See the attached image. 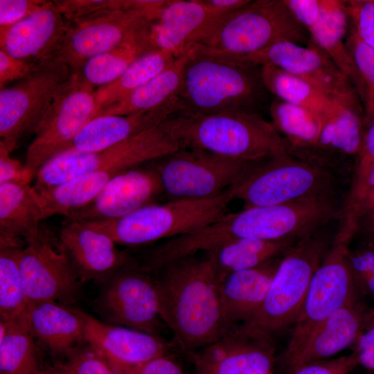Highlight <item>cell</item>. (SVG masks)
Segmentation results:
<instances>
[{
  "label": "cell",
  "instance_id": "4fadbf2b",
  "mask_svg": "<svg viewBox=\"0 0 374 374\" xmlns=\"http://www.w3.org/2000/svg\"><path fill=\"white\" fill-rule=\"evenodd\" d=\"M96 89L72 73L57 92L26 151L25 165L34 177L47 160L68 148L83 127L97 116Z\"/></svg>",
  "mask_w": 374,
  "mask_h": 374
},
{
  "label": "cell",
  "instance_id": "bcb514c9",
  "mask_svg": "<svg viewBox=\"0 0 374 374\" xmlns=\"http://www.w3.org/2000/svg\"><path fill=\"white\" fill-rule=\"evenodd\" d=\"M37 63L16 58L0 49L1 89L11 82L27 77L36 68Z\"/></svg>",
  "mask_w": 374,
  "mask_h": 374
},
{
  "label": "cell",
  "instance_id": "f1b7e54d",
  "mask_svg": "<svg viewBox=\"0 0 374 374\" xmlns=\"http://www.w3.org/2000/svg\"><path fill=\"white\" fill-rule=\"evenodd\" d=\"M43 220L39 197L33 186L0 184V246L21 247V238L26 242L37 238L46 230L40 226Z\"/></svg>",
  "mask_w": 374,
  "mask_h": 374
},
{
  "label": "cell",
  "instance_id": "f35d334b",
  "mask_svg": "<svg viewBox=\"0 0 374 374\" xmlns=\"http://www.w3.org/2000/svg\"><path fill=\"white\" fill-rule=\"evenodd\" d=\"M40 374H117L87 343L66 355L64 362L44 368Z\"/></svg>",
  "mask_w": 374,
  "mask_h": 374
},
{
  "label": "cell",
  "instance_id": "2e32d148",
  "mask_svg": "<svg viewBox=\"0 0 374 374\" xmlns=\"http://www.w3.org/2000/svg\"><path fill=\"white\" fill-rule=\"evenodd\" d=\"M269 335L244 324L190 353L196 374H272L275 357Z\"/></svg>",
  "mask_w": 374,
  "mask_h": 374
},
{
  "label": "cell",
  "instance_id": "74e56055",
  "mask_svg": "<svg viewBox=\"0 0 374 374\" xmlns=\"http://www.w3.org/2000/svg\"><path fill=\"white\" fill-rule=\"evenodd\" d=\"M346 46L357 71L365 125L367 127L374 118V48L364 44L349 26Z\"/></svg>",
  "mask_w": 374,
  "mask_h": 374
},
{
  "label": "cell",
  "instance_id": "9c48e42d",
  "mask_svg": "<svg viewBox=\"0 0 374 374\" xmlns=\"http://www.w3.org/2000/svg\"><path fill=\"white\" fill-rule=\"evenodd\" d=\"M179 149L161 123L112 147L96 152L69 148L47 160L35 175L36 190L60 185L99 169L120 174Z\"/></svg>",
  "mask_w": 374,
  "mask_h": 374
},
{
  "label": "cell",
  "instance_id": "ab89813d",
  "mask_svg": "<svg viewBox=\"0 0 374 374\" xmlns=\"http://www.w3.org/2000/svg\"><path fill=\"white\" fill-rule=\"evenodd\" d=\"M374 168V118L366 127L362 147L355 167L350 192L343 209L352 210L359 202L371 172Z\"/></svg>",
  "mask_w": 374,
  "mask_h": 374
},
{
  "label": "cell",
  "instance_id": "7c38bea8",
  "mask_svg": "<svg viewBox=\"0 0 374 374\" xmlns=\"http://www.w3.org/2000/svg\"><path fill=\"white\" fill-rule=\"evenodd\" d=\"M150 163L170 200L216 195L238 183L256 164L183 148Z\"/></svg>",
  "mask_w": 374,
  "mask_h": 374
},
{
  "label": "cell",
  "instance_id": "83f0119b",
  "mask_svg": "<svg viewBox=\"0 0 374 374\" xmlns=\"http://www.w3.org/2000/svg\"><path fill=\"white\" fill-rule=\"evenodd\" d=\"M281 257V256H280ZM280 257L232 273L220 283L222 312L230 327L250 321L260 309Z\"/></svg>",
  "mask_w": 374,
  "mask_h": 374
},
{
  "label": "cell",
  "instance_id": "7a4b0ae2",
  "mask_svg": "<svg viewBox=\"0 0 374 374\" xmlns=\"http://www.w3.org/2000/svg\"><path fill=\"white\" fill-rule=\"evenodd\" d=\"M161 125L179 148L247 163L290 153L283 137L259 112L201 113L181 109Z\"/></svg>",
  "mask_w": 374,
  "mask_h": 374
},
{
  "label": "cell",
  "instance_id": "836d02e7",
  "mask_svg": "<svg viewBox=\"0 0 374 374\" xmlns=\"http://www.w3.org/2000/svg\"><path fill=\"white\" fill-rule=\"evenodd\" d=\"M267 91L276 98L327 116L339 100H335L308 81L271 65L260 66ZM340 100V99H339Z\"/></svg>",
  "mask_w": 374,
  "mask_h": 374
},
{
  "label": "cell",
  "instance_id": "e0dca14e",
  "mask_svg": "<svg viewBox=\"0 0 374 374\" xmlns=\"http://www.w3.org/2000/svg\"><path fill=\"white\" fill-rule=\"evenodd\" d=\"M237 62L276 66L308 81L335 100L357 94L348 78L311 41L305 46L290 41L279 42Z\"/></svg>",
  "mask_w": 374,
  "mask_h": 374
},
{
  "label": "cell",
  "instance_id": "5bb4252c",
  "mask_svg": "<svg viewBox=\"0 0 374 374\" xmlns=\"http://www.w3.org/2000/svg\"><path fill=\"white\" fill-rule=\"evenodd\" d=\"M98 282L96 309L108 323L159 336V294L148 271L134 260Z\"/></svg>",
  "mask_w": 374,
  "mask_h": 374
},
{
  "label": "cell",
  "instance_id": "8fae6325",
  "mask_svg": "<svg viewBox=\"0 0 374 374\" xmlns=\"http://www.w3.org/2000/svg\"><path fill=\"white\" fill-rule=\"evenodd\" d=\"M72 71L64 62L46 59L17 84L0 91V137L12 152L19 141L35 131Z\"/></svg>",
  "mask_w": 374,
  "mask_h": 374
},
{
  "label": "cell",
  "instance_id": "8992f818",
  "mask_svg": "<svg viewBox=\"0 0 374 374\" xmlns=\"http://www.w3.org/2000/svg\"><path fill=\"white\" fill-rule=\"evenodd\" d=\"M235 199V185L203 199L150 204L120 218L84 222L109 235L117 244L138 246L197 231L226 213Z\"/></svg>",
  "mask_w": 374,
  "mask_h": 374
},
{
  "label": "cell",
  "instance_id": "ba28073f",
  "mask_svg": "<svg viewBox=\"0 0 374 374\" xmlns=\"http://www.w3.org/2000/svg\"><path fill=\"white\" fill-rule=\"evenodd\" d=\"M335 172L290 153L253 166L235 184V199L243 208L337 197Z\"/></svg>",
  "mask_w": 374,
  "mask_h": 374
},
{
  "label": "cell",
  "instance_id": "816d5d0a",
  "mask_svg": "<svg viewBox=\"0 0 374 374\" xmlns=\"http://www.w3.org/2000/svg\"><path fill=\"white\" fill-rule=\"evenodd\" d=\"M204 3L210 6L221 15H227L237 11L251 0H202Z\"/></svg>",
  "mask_w": 374,
  "mask_h": 374
},
{
  "label": "cell",
  "instance_id": "e575fe53",
  "mask_svg": "<svg viewBox=\"0 0 374 374\" xmlns=\"http://www.w3.org/2000/svg\"><path fill=\"white\" fill-rule=\"evenodd\" d=\"M43 369L24 316L0 321V374H40Z\"/></svg>",
  "mask_w": 374,
  "mask_h": 374
},
{
  "label": "cell",
  "instance_id": "f907efd6",
  "mask_svg": "<svg viewBox=\"0 0 374 374\" xmlns=\"http://www.w3.org/2000/svg\"><path fill=\"white\" fill-rule=\"evenodd\" d=\"M351 211L359 218L362 215L374 211V168L368 178L363 195L357 204Z\"/></svg>",
  "mask_w": 374,
  "mask_h": 374
},
{
  "label": "cell",
  "instance_id": "f5cc1de1",
  "mask_svg": "<svg viewBox=\"0 0 374 374\" xmlns=\"http://www.w3.org/2000/svg\"><path fill=\"white\" fill-rule=\"evenodd\" d=\"M359 231L365 237L366 242L374 246V211L359 218L357 233Z\"/></svg>",
  "mask_w": 374,
  "mask_h": 374
},
{
  "label": "cell",
  "instance_id": "681fc988",
  "mask_svg": "<svg viewBox=\"0 0 374 374\" xmlns=\"http://www.w3.org/2000/svg\"><path fill=\"white\" fill-rule=\"evenodd\" d=\"M354 346L359 365L374 371V328L364 330Z\"/></svg>",
  "mask_w": 374,
  "mask_h": 374
},
{
  "label": "cell",
  "instance_id": "30bf717a",
  "mask_svg": "<svg viewBox=\"0 0 374 374\" xmlns=\"http://www.w3.org/2000/svg\"><path fill=\"white\" fill-rule=\"evenodd\" d=\"M161 10H117L66 19L62 36L42 60L61 61L75 73L91 57L118 46L148 28L158 19Z\"/></svg>",
  "mask_w": 374,
  "mask_h": 374
},
{
  "label": "cell",
  "instance_id": "52a82bcc",
  "mask_svg": "<svg viewBox=\"0 0 374 374\" xmlns=\"http://www.w3.org/2000/svg\"><path fill=\"white\" fill-rule=\"evenodd\" d=\"M328 226L300 238L281 256L260 309L244 325L269 335L295 323L332 242Z\"/></svg>",
  "mask_w": 374,
  "mask_h": 374
},
{
  "label": "cell",
  "instance_id": "ee69618b",
  "mask_svg": "<svg viewBox=\"0 0 374 374\" xmlns=\"http://www.w3.org/2000/svg\"><path fill=\"white\" fill-rule=\"evenodd\" d=\"M46 2L45 0H0V37Z\"/></svg>",
  "mask_w": 374,
  "mask_h": 374
},
{
  "label": "cell",
  "instance_id": "1f68e13d",
  "mask_svg": "<svg viewBox=\"0 0 374 374\" xmlns=\"http://www.w3.org/2000/svg\"><path fill=\"white\" fill-rule=\"evenodd\" d=\"M271 123L285 139L289 152L302 158L316 143L325 116L275 98L269 107Z\"/></svg>",
  "mask_w": 374,
  "mask_h": 374
},
{
  "label": "cell",
  "instance_id": "5b68a950",
  "mask_svg": "<svg viewBox=\"0 0 374 374\" xmlns=\"http://www.w3.org/2000/svg\"><path fill=\"white\" fill-rule=\"evenodd\" d=\"M330 246L312 278L301 310L283 355L286 366L299 353L312 330L336 310L358 301L350 270V244L357 233L359 217L342 211Z\"/></svg>",
  "mask_w": 374,
  "mask_h": 374
},
{
  "label": "cell",
  "instance_id": "d6a6232c",
  "mask_svg": "<svg viewBox=\"0 0 374 374\" xmlns=\"http://www.w3.org/2000/svg\"><path fill=\"white\" fill-rule=\"evenodd\" d=\"M148 27L118 46L91 57L75 73L96 89L112 83L139 57L156 51L148 38Z\"/></svg>",
  "mask_w": 374,
  "mask_h": 374
},
{
  "label": "cell",
  "instance_id": "484cf974",
  "mask_svg": "<svg viewBox=\"0 0 374 374\" xmlns=\"http://www.w3.org/2000/svg\"><path fill=\"white\" fill-rule=\"evenodd\" d=\"M66 25V20L55 1H46L0 37V49L16 58L38 62L52 51Z\"/></svg>",
  "mask_w": 374,
  "mask_h": 374
},
{
  "label": "cell",
  "instance_id": "7bdbcfd3",
  "mask_svg": "<svg viewBox=\"0 0 374 374\" xmlns=\"http://www.w3.org/2000/svg\"><path fill=\"white\" fill-rule=\"evenodd\" d=\"M350 26L366 45L374 48V0L346 1Z\"/></svg>",
  "mask_w": 374,
  "mask_h": 374
},
{
  "label": "cell",
  "instance_id": "7dc6e473",
  "mask_svg": "<svg viewBox=\"0 0 374 374\" xmlns=\"http://www.w3.org/2000/svg\"><path fill=\"white\" fill-rule=\"evenodd\" d=\"M35 177L25 163L12 158L10 152L0 142V184L4 183L30 184Z\"/></svg>",
  "mask_w": 374,
  "mask_h": 374
},
{
  "label": "cell",
  "instance_id": "c3c4849f",
  "mask_svg": "<svg viewBox=\"0 0 374 374\" xmlns=\"http://www.w3.org/2000/svg\"><path fill=\"white\" fill-rule=\"evenodd\" d=\"M122 374H196L186 372L169 353L158 356Z\"/></svg>",
  "mask_w": 374,
  "mask_h": 374
},
{
  "label": "cell",
  "instance_id": "44dd1931",
  "mask_svg": "<svg viewBox=\"0 0 374 374\" xmlns=\"http://www.w3.org/2000/svg\"><path fill=\"white\" fill-rule=\"evenodd\" d=\"M162 193L159 177L149 163L113 177L91 203L66 219L95 222L120 218L153 204Z\"/></svg>",
  "mask_w": 374,
  "mask_h": 374
},
{
  "label": "cell",
  "instance_id": "ffe728a7",
  "mask_svg": "<svg viewBox=\"0 0 374 374\" xmlns=\"http://www.w3.org/2000/svg\"><path fill=\"white\" fill-rule=\"evenodd\" d=\"M84 339L117 374L164 354L170 345L161 337L103 322L84 312Z\"/></svg>",
  "mask_w": 374,
  "mask_h": 374
},
{
  "label": "cell",
  "instance_id": "277c9868",
  "mask_svg": "<svg viewBox=\"0 0 374 374\" xmlns=\"http://www.w3.org/2000/svg\"><path fill=\"white\" fill-rule=\"evenodd\" d=\"M188 51L179 93L181 109L201 113L258 112L268 93L260 66Z\"/></svg>",
  "mask_w": 374,
  "mask_h": 374
},
{
  "label": "cell",
  "instance_id": "4dcf8cb0",
  "mask_svg": "<svg viewBox=\"0 0 374 374\" xmlns=\"http://www.w3.org/2000/svg\"><path fill=\"white\" fill-rule=\"evenodd\" d=\"M189 52L177 57L162 71L99 115H127L152 110L179 96ZM98 115V116H99Z\"/></svg>",
  "mask_w": 374,
  "mask_h": 374
},
{
  "label": "cell",
  "instance_id": "cb8c5ba5",
  "mask_svg": "<svg viewBox=\"0 0 374 374\" xmlns=\"http://www.w3.org/2000/svg\"><path fill=\"white\" fill-rule=\"evenodd\" d=\"M181 109L177 96L152 110L127 115L97 116L83 127L69 148L96 152L112 147L161 123Z\"/></svg>",
  "mask_w": 374,
  "mask_h": 374
},
{
  "label": "cell",
  "instance_id": "b9f144b4",
  "mask_svg": "<svg viewBox=\"0 0 374 374\" xmlns=\"http://www.w3.org/2000/svg\"><path fill=\"white\" fill-rule=\"evenodd\" d=\"M348 261L359 294L374 299V246L365 242L350 249Z\"/></svg>",
  "mask_w": 374,
  "mask_h": 374
},
{
  "label": "cell",
  "instance_id": "d4e9b609",
  "mask_svg": "<svg viewBox=\"0 0 374 374\" xmlns=\"http://www.w3.org/2000/svg\"><path fill=\"white\" fill-rule=\"evenodd\" d=\"M24 319L34 338L66 355L85 344L84 312L54 301L28 303Z\"/></svg>",
  "mask_w": 374,
  "mask_h": 374
},
{
  "label": "cell",
  "instance_id": "7402d4cb",
  "mask_svg": "<svg viewBox=\"0 0 374 374\" xmlns=\"http://www.w3.org/2000/svg\"><path fill=\"white\" fill-rule=\"evenodd\" d=\"M222 16L202 0H169L150 24L148 38L154 50L168 51L177 57Z\"/></svg>",
  "mask_w": 374,
  "mask_h": 374
},
{
  "label": "cell",
  "instance_id": "60d3db41",
  "mask_svg": "<svg viewBox=\"0 0 374 374\" xmlns=\"http://www.w3.org/2000/svg\"><path fill=\"white\" fill-rule=\"evenodd\" d=\"M66 20L104 11L137 10L141 0H59L54 1Z\"/></svg>",
  "mask_w": 374,
  "mask_h": 374
},
{
  "label": "cell",
  "instance_id": "f546056e",
  "mask_svg": "<svg viewBox=\"0 0 374 374\" xmlns=\"http://www.w3.org/2000/svg\"><path fill=\"white\" fill-rule=\"evenodd\" d=\"M297 240L240 238L215 245L204 253L220 283L232 273L258 267L281 256Z\"/></svg>",
  "mask_w": 374,
  "mask_h": 374
},
{
  "label": "cell",
  "instance_id": "db71d44e",
  "mask_svg": "<svg viewBox=\"0 0 374 374\" xmlns=\"http://www.w3.org/2000/svg\"><path fill=\"white\" fill-rule=\"evenodd\" d=\"M372 328H374V307L368 311L364 323V330Z\"/></svg>",
  "mask_w": 374,
  "mask_h": 374
},
{
  "label": "cell",
  "instance_id": "f6af8a7d",
  "mask_svg": "<svg viewBox=\"0 0 374 374\" xmlns=\"http://www.w3.org/2000/svg\"><path fill=\"white\" fill-rule=\"evenodd\" d=\"M359 365L354 351L348 355L332 359H323L307 364L293 374H350Z\"/></svg>",
  "mask_w": 374,
  "mask_h": 374
},
{
  "label": "cell",
  "instance_id": "d6986e66",
  "mask_svg": "<svg viewBox=\"0 0 374 374\" xmlns=\"http://www.w3.org/2000/svg\"><path fill=\"white\" fill-rule=\"evenodd\" d=\"M56 244L82 283L98 282L135 260L109 235L81 221L66 219Z\"/></svg>",
  "mask_w": 374,
  "mask_h": 374
},
{
  "label": "cell",
  "instance_id": "603a6c76",
  "mask_svg": "<svg viewBox=\"0 0 374 374\" xmlns=\"http://www.w3.org/2000/svg\"><path fill=\"white\" fill-rule=\"evenodd\" d=\"M368 310L357 301L330 314L312 330L299 353L285 366L288 371L294 373L307 364L326 359L354 346L364 331Z\"/></svg>",
  "mask_w": 374,
  "mask_h": 374
},
{
  "label": "cell",
  "instance_id": "6da1fadb",
  "mask_svg": "<svg viewBox=\"0 0 374 374\" xmlns=\"http://www.w3.org/2000/svg\"><path fill=\"white\" fill-rule=\"evenodd\" d=\"M156 271L160 317L182 349L197 351L231 328L224 317L220 280L205 254L176 258Z\"/></svg>",
  "mask_w": 374,
  "mask_h": 374
},
{
  "label": "cell",
  "instance_id": "ac0fdd59",
  "mask_svg": "<svg viewBox=\"0 0 374 374\" xmlns=\"http://www.w3.org/2000/svg\"><path fill=\"white\" fill-rule=\"evenodd\" d=\"M364 112L357 94L339 100L324 117L314 145L301 158L332 171L355 165L366 132Z\"/></svg>",
  "mask_w": 374,
  "mask_h": 374
},
{
  "label": "cell",
  "instance_id": "3957f363",
  "mask_svg": "<svg viewBox=\"0 0 374 374\" xmlns=\"http://www.w3.org/2000/svg\"><path fill=\"white\" fill-rule=\"evenodd\" d=\"M282 41L307 45L310 37L283 0H255L218 18L188 51L237 61Z\"/></svg>",
  "mask_w": 374,
  "mask_h": 374
},
{
  "label": "cell",
  "instance_id": "d590c367",
  "mask_svg": "<svg viewBox=\"0 0 374 374\" xmlns=\"http://www.w3.org/2000/svg\"><path fill=\"white\" fill-rule=\"evenodd\" d=\"M170 51L156 50L136 60L116 80L96 89L98 115L101 111L137 89L157 75L175 59Z\"/></svg>",
  "mask_w": 374,
  "mask_h": 374
},
{
  "label": "cell",
  "instance_id": "8d00e7d4",
  "mask_svg": "<svg viewBox=\"0 0 374 374\" xmlns=\"http://www.w3.org/2000/svg\"><path fill=\"white\" fill-rule=\"evenodd\" d=\"M19 248L0 246V321L22 317L28 305L18 262Z\"/></svg>",
  "mask_w": 374,
  "mask_h": 374
},
{
  "label": "cell",
  "instance_id": "9a60e30c",
  "mask_svg": "<svg viewBox=\"0 0 374 374\" xmlns=\"http://www.w3.org/2000/svg\"><path fill=\"white\" fill-rule=\"evenodd\" d=\"M18 262L28 303L54 301L70 305L77 300L82 283L46 229L19 249Z\"/></svg>",
  "mask_w": 374,
  "mask_h": 374
},
{
  "label": "cell",
  "instance_id": "4316f807",
  "mask_svg": "<svg viewBox=\"0 0 374 374\" xmlns=\"http://www.w3.org/2000/svg\"><path fill=\"white\" fill-rule=\"evenodd\" d=\"M310 41L323 51L348 78L358 96V75L346 46L349 19L346 1L315 0L303 19Z\"/></svg>",
  "mask_w": 374,
  "mask_h": 374
}]
</instances>
